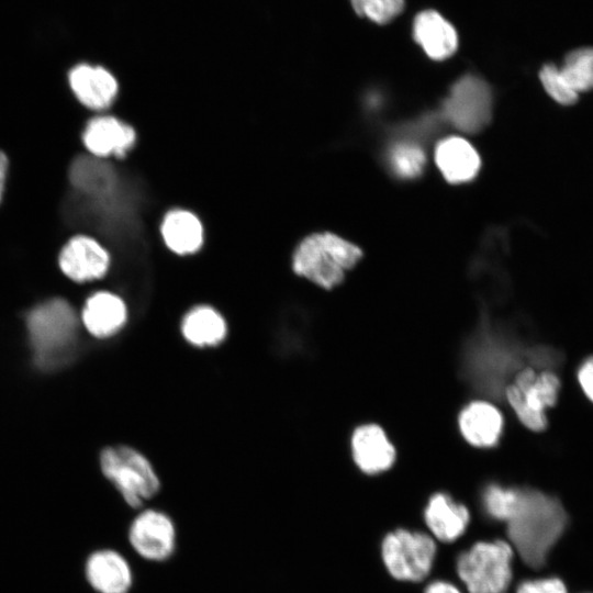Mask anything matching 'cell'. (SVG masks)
I'll return each instance as SVG.
<instances>
[{
	"label": "cell",
	"instance_id": "cell-24",
	"mask_svg": "<svg viewBox=\"0 0 593 593\" xmlns=\"http://www.w3.org/2000/svg\"><path fill=\"white\" fill-rule=\"evenodd\" d=\"M517 495V488L499 483L486 484L481 492V505L488 517L506 523Z\"/></svg>",
	"mask_w": 593,
	"mask_h": 593
},
{
	"label": "cell",
	"instance_id": "cell-10",
	"mask_svg": "<svg viewBox=\"0 0 593 593\" xmlns=\"http://www.w3.org/2000/svg\"><path fill=\"white\" fill-rule=\"evenodd\" d=\"M86 153L102 159L123 160L135 147L136 130L118 115L105 112L88 116L79 133Z\"/></svg>",
	"mask_w": 593,
	"mask_h": 593
},
{
	"label": "cell",
	"instance_id": "cell-12",
	"mask_svg": "<svg viewBox=\"0 0 593 593\" xmlns=\"http://www.w3.org/2000/svg\"><path fill=\"white\" fill-rule=\"evenodd\" d=\"M133 549L149 561H164L176 548V527L166 513L147 508L138 513L128 528Z\"/></svg>",
	"mask_w": 593,
	"mask_h": 593
},
{
	"label": "cell",
	"instance_id": "cell-1",
	"mask_svg": "<svg viewBox=\"0 0 593 593\" xmlns=\"http://www.w3.org/2000/svg\"><path fill=\"white\" fill-rule=\"evenodd\" d=\"M567 524V512L558 499L533 488H517L505 530L507 541L522 561L538 570L545 566Z\"/></svg>",
	"mask_w": 593,
	"mask_h": 593
},
{
	"label": "cell",
	"instance_id": "cell-9",
	"mask_svg": "<svg viewBox=\"0 0 593 593\" xmlns=\"http://www.w3.org/2000/svg\"><path fill=\"white\" fill-rule=\"evenodd\" d=\"M112 253L97 236L76 233L61 246L57 264L68 279L76 283L103 279L112 267Z\"/></svg>",
	"mask_w": 593,
	"mask_h": 593
},
{
	"label": "cell",
	"instance_id": "cell-27",
	"mask_svg": "<svg viewBox=\"0 0 593 593\" xmlns=\"http://www.w3.org/2000/svg\"><path fill=\"white\" fill-rule=\"evenodd\" d=\"M350 3L358 15L387 24L403 11L405 0H350Z\"/></svg>",
	"mask_w": 593,
	"mask_h": 593
},
{
	"label": "cell",
	"instance_id": "cell-17",
	"mask_svg": "<svg viewBox=\"0 0 593 593\" xmlns=\"http://www.w3.org/2000/svg\"><path fill=\"white\" fill-rule=\"evenodd\" d=\"M127 312L121 295L109 290H99L87 298L81 311V322L93 337L109 338L124 327Z\"/></svg>",
	"mask_w": 593,
	"mask_h": 593
},
{
	"label": "cell",
	"instance_id": "cell-28",
	"mask_svg": "<svg viewBox=\"0 0 593 593\" xmlns=\"http://www.w3.org/2000/svg\"><path fill=\"white\" fill-rule=\"evenodd\" d=\"M515 593H568L564 583L558 578L528 579L522 581Z\"/></svg>",
	"mask_w": 593,
	"mask_h": 593
},
{
	"label": "cell",
	"instance_id": "cell-23",
	"mask_svg": "<svg viewBox=\"0 0 593 593\" xmlns=\"http://www.w3.org/2000/svg\"><path fill=\"white\" fill-rule=\"evenodd\" d=\"M559 68L577 93L593 90V47H580L569 52Z\"/></svg>",
	"mask_w": 593,
	"mask_h": 593
},
{
	"label": "cell",
	"instance_id": "cell-21",
	"mask_svg": "<svg viewBox=\"0 0 593 593\" xmlns=\"http://www.w3.org/2000/svg\"><path fill=\"white\" fill-rule=\"evenodd\" d=\"M435 163L444 178L451 183L466 182L480 169V157L472 145L461 137H448L435 149Z\"/></svg>",
	"mask_w": 593,
	"mask_h": 593
},
{
	"label": "cell",
	"instance_id": "cell-8",
	"mask_svg": "<svg viewBox=\"0 0 593 593\" xmlns=\"http://www.w3.org/2000/svg\"><path fill=\"white\" fill-rule=\"evenodd\" d=\"M446 119L466 133L482 131L492 118V92L480 77L466 75L451 87L443 105Z\"/></svg>",
	"mask_w": 593,
	"mask_h": 593
},
{
	"label": "cell",
	"instance_id": "cell-25",
	"mask_svg": "<svg viewBox=\"0 0 593 593\" xmlns=\"http://www.w3.org/2000/svg\"><path fill=\"white\" fill-rule=\"evenodd\" d=\"M426 158L422 148L413 144H398L390 152V164L396 176L412 179L419 176Z\"/></svg>",
	"mask_w": 593,
	"mask_h": 593
},
{
	"label": "cell",
	"instance_id": "cell-30",
	"mask_svg": "<svg viewBox=\"0 0 593 593\" xmlns=\"http://www.w3.org/2000/svg\"><path fill=\"white\" fill-rule=\"evenodd\" d=\"M423 593H462L457 585L446 580H434L429 582Z\"/></svg>",
	"mask_w": 593,
	"mask_h": 593
},
{
	"label": "cell",
	"instance_id": "cell-6",
	"mask_svg": "<svg viewBox=\"0 0 593 593\" xmlns=\"http://www.w3.org/2000/svg\"><path fill=\"white\" fill-rule=\"evenodd\" d=\"M437 545L430 534L396 528L384 535L380 545L382 563L398 581L421 582L434 566Z\"/></svg>",
	"mask_w": 593,
	"mask_h": 593
},
{
	"label": "cell",
	"instance_id": "cell-16",
	"mask_svg": "<svg viewBox=\"0 0 593 593\" xmlns=\"http://www.w3.org/2000/svg\"><path fill=\"white\" fill-rule=\"evenodd\" d=\"M423 519L435 540L448 544L466 533L471 515L463 503L448 493L436 492L424 507Z\"/></svg>",
	"mask_w": 593,
	"mask_h": 593
},
{
	"label": "cell",
	"instance_id": "cell-29",
	"mask_svg": "<svg viewBox=\"0 0 593 593\" xmlns=\"http://www.w3.org/2000/svg\"><path fill=\"white\" fill-rule=\"evenodd\" d=\"M579 382L586 396L593 401V357L585 360L578 373Z\"/></svg>",
	"mask_w": 593,
	"mask_h": 593
},
{
	"label": "cell",
	"instance_id": "cell-15",
	"mask_svg": "<svg viewBox=\"0 0 593 593\" xmlns=\"http://www.w3.org/2000/svg\"><path fill=\"white\" fill-rule=\"evenodd\" d=\"M83 574L97 593H127L133 584L128 561L113 549L92 551L85 561Z\"/></svg>",
	"mask_w": 593,
	"mask_h": 593
},
{
	"label": "cell",
	"instance_id": "cell-3",
	"mask_svg": "<svg viewBox=\"0 0 593 593\" xmlns=\"http://www.w3.org/2000/svg\"><path fill=\"white\" fill-rule=\"evenodd\" d=\"M26 328L36 365L52 369L69 358L77 340L78 318L68 301L53 298L27 313Z\"/></svg>",
	"mask_w": 593,
	"mask_h": 593
},
{
	"label": "cell",
	"instance_id": "cell-22",
	"mask_svg": "<svg viewBox=\"0 0 593 593\" xmlns=\"http://www.w3.org/2000/svg\"><path fill=\"white\" fill-rule=\"evenodd\" d=\"M180 332L186 342L194 347H215L226 338L227 323L215 307L199 304L187 311Z\"/></svg>",
	"mask_w": 593,
	"mask_h": 593
},
{
	"label": "cell",
	"instance_id": "cell-5",
	"mask_svg": "<svg viewBox=\"0 0 593 593\" xmlns=\"http://www.w3.org/2000/svg\"><path fill=\"white\" fill-rule=\"evenodd\" d=\"M100 468L133 508L141 507L159 491L160 481L153 465L133 447H105L100 454Z\"/></svg>",
	"mask_w": 593,
	"mask_h": 593
},
{
	"label": "cell",
	"instance_id": "cell-7",
	"mask_svg": "<svg viewBox=\"0 0 593 593\" xmlns=\"http://www.w3.org/2000/svg\"><path fill=\"white\" fill-rule=\"evenodd\" d=\"M560 381L549 371L536 373L532 368L519 370L507 383L504 395L518 419L529 429L540 432L547 426L545 411L555 405Z\"/></svg>",
	"mask_w": 593,
	"mask_h": 593
},
{
	"label": "cell",
	"instance_id": "cell-31",
	"mask_svg": "<svg viewBox=\"0 0 593 593\" xmlns=\"http://www.w3.org/2000/svg\"><path fill=\"white\" fill-rule=\"evenodd\" d=\"M10 171V159L7 153L0 149V204L4 198Z\"/></svg>",
	"mask_w": 593,
	"mask_h": 593
},
{
	"label": "cell",
	"instance_id": "cell-14",
	"mask_svg": "<svg viewBox=\"0 0 593 593\" xmlns=\"http://www.w3.org/2000/svg\"><path fill=\"white\" fill-rule=\"evenodd\" d=\"M164 246L178 257L198 254L204 245V225L197 213L184 208L165 212L158 226Z\"/></svg>",
	"mask_w": 593,
	"mask_h": 593
},
{
	"label": "cell",
	"instance_id": "cell-20",
	"mask_svg": "<svg viewBox=\"0 0 593 593\" xmlns=\"http://www.w3.org/2000/svg\"><path fill=\"white\" fill-rule=\"evenodd\" d=\"M463 438L472 446L490 448L497 444L503 429L501 412L488 401H473L458 417Z\"/></svg>",
	"mask_w": 593,
	"mask_h": 593
},
{
	"label": "cell",
	"instance_id": "cell-19",
	"mask_svg": "<svg viewBox=\"0 0 593 593\" xmlns=\"http://www.w3.org/2000/svg\"><path fill=\"white\" fill-rule=\"evenodd\" d=\"M413 37L425 54L443 60L457 51L458 34L454 25L435 10H424L413 21Z\"/></svg>",
	"mask_w": 593,
	"mask_h": 593
},
{
	"label": "cell",
	"instance_id": "cell-13",
	"mask_svg": "<svg viewBox=\"0 0 593 593\" xmlns=\"http://www.w3.org/2000/svg\"><path fill=\"white\" fill-rule=\"evenodd\" d=\"M70 187L88 200L113 194L122 183V171L113 159H102L88 153L75 156L67 170Z\"/></svg>",
	"mask_w": 593,
	"mask_h": 593
},
{
	"label": "cell",
	"instance_id": "cell-18",
	"mask_svg": "<svg viewBox=\"0 0 593 593\" xmlns=\"http://www.w3.org/2000/svg\"><path fill=\"white\" fill-rule=\"evenodd\" d=\"M351 454L359 470L370 475L389 470L395 461L394 446L377 424H363L354 430Z\"/></svg>",
	"mask_w": 593,
	"mask_h": 593
},
{
	"label": "cell",
	"instance_id": "cell-26",
	"mask_svg": "<svg viewBox=\"0 0 593 593\" xmlns=\"http://www.w3.org/2000/svg\"><path fill=\"white\" fill-rule=\"evenodd\" d=\"M539 80L547 94L558 104L570 107L578 102L579 93L569 86L556 64H545L539 70Z\"/></svg>",
	"mask_w": 593,
	"mask_h": 593
},
{
	"label": "cell",
	"instance_id": "cell-2",
	"mask_svg": "<svg viewBox=\"0 0 593 593\" xmlns=\"http://www.w3.org/2000/svg\"><path fill=\"white\" fill-rule=\"evenodd\" d=\"M361 249L332 232H313L294 247L290 267L295 277L324 289L340 284L361 258Z\"/></svg>",
	"mask_w": 593,
	"mask_h": 593
},
{
	"label": "cell",
	"instance_id": "cell-11",
	"mask_svg": "<svg viewBox=\"0 0 593 593\" xmlns=\"http://www.w3.org/2000/svg\"><path fill=\"white\" fill-rule=\"evenodd\" d=\"M77 102L92 114L110 112L120 93V80L107 67L79 63L67 75Z\"/></svg>",
	"mask_w": 593,
	"mask_h": 593
},
{
	"label": "cell",
	"instance_id": "cell-4",
	"mask_svg": "<svg viewBox=\"0 0 593 593\" xmlns=\"http://www.w3.org/2000/svg\"><path fill=\"white\" fill-rule=\"evenodd\" d=\"M514 555L505 539L480 540L457 556L456 572L468 593H506Z\"/></svg>",
	"mask_w": 593,
	"mask_h": 593
}]
</instances>
